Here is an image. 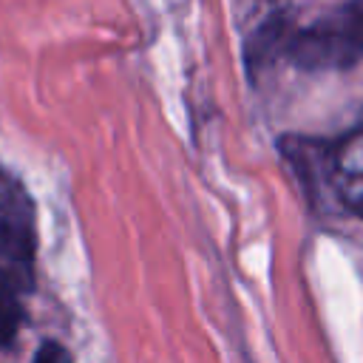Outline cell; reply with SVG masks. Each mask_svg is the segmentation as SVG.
Masks as SVG:
<instances>
[{
  "label": "cell",
  "instance_id": "6da1fadb",
  "mask_svg": "<svg viewBox=\"0 0 363 363\" xmlns=\"http://www.w3.org/2000/svg\"><path fill=\"white\" fill-rule=\"evenodd\" d=\"M247 45L252 68L284 57L301 71H349L363 60V0H346L309 26H292L278 14Z\"/></svg>",
  "mask_w": 363,
  "mask_h": 363
},
{
  "label": "cell",
  "instance_id": "7a4b0ae2",
  "mask_svg": "<svg viewBox=\"0 0 363 363\" xmlns=\"http://www.w3.org/2000/svg\"><path fill=\"white\" fill-rule=\"evenodd\" d=\"M284 150L303 182L318 184L320 196L363 221V116L335 142H309L289 136Z\"/></svg>",
  "mask_w": 363,
  "mask_h": 363
},
{
  "label": "cell",
  "instance_id": "3957f363",
  "mask_svg": "<svg viewBox=\"0 0 363 363\" xmlns=\"http://www.w3.org/2000/svg\"><path fill=\"white\" fill-rule=\"evenodd\" d=\"M34 204L26 187L0 167V267L28 292L34 278Z\"/></svg>",
  "mask_w": 363,
  "mask_h": 363
},
{
  "label": "cell",
  "instance_id": "277c9868",
  "mask_svg": "<svg viewBox=\"0 0 363 363\" xmlns=\"http://www.w3.org/2000/svg\"><path fill=\"white\" fill-rule=\"evenodd\" d=\"M23 286L0 267V349L11 346V340L17 337L20 320H23Z\"/></svg>",
  "mask_w": 363,
  "mask_h": 363
},
{
  "label": "cell",
  "instance_id": "5b68a950",
  "mask_svg": "<svg viewBox=\"0 0 363 363\" xmlns=\"http://www.w3.org/2000/svg\"><path fill=\"white\" fill-rule=\"evenodd\" d=\"M34 357H37V360H71V354H68L62 346L51 343V340H45V343H43V349H40Z\"/></svg>",
  "mask_w": 363,
  "mask_h": 363
}]
</instances>
